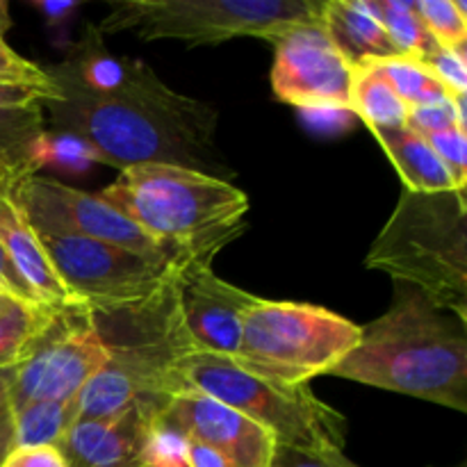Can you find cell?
Returning <instances> with one entry per match:
<instances>
[{
    "label": "cell",
    "instance_id": "obj_1",
    "mask_svg": "<svg viewBox=\"0 0 467 467\" xmlns=\"http://www.w3.org/2000/svg\"><path fill=\"white\" fill-rule=\"evenodd\" d=\"M44 71L55 87L41 103L50 128L80 141L94 162L121 171L140 164L203 171L213 162L214 109L173 91L140 59L109 55L96 26Z\"/></svg>",
    "mask_w": 467,
    "mask_h": 467
},
{
    "label": "cell",
    "instance_id": "obj_2",
    "mask_svg": "<svg viewBox=\"0 0 467 467\" xmlns=\"http://www.w3.org/2000/svg\"><path fill=\"white\" fill-rule=\"evenodd\" d=\"M467 322L415 287L395 283L392 306L360 327V340L331 377L467 410Z\"/></svg>",
    "mask_w": 467,
    "mask_h": 467
},
{
    "label": "cell",
    "instance_id": "obj_3",
    "mask_svg": "<svg viewBox=\"0 0 467 467\" xmlns=\"http://www.w3.org/2000/svg\"><path fill=\"white\" fill-rule=\"evenodd\" d=\"M173 278L140 304L91 308L108 363L82 388L80 418H112L130 406L162 415L173 397L192 390L181 374V360L194 347L178 315Z\"/></svg>",
    "mask_w": 467,
    "mask_h": 467
},
{
    "label": "cell",
    "instance_id": "obj_4",
    "mask_svg": "<svg viewBox=\"0 0 467 467\" xmlns=\"http://www.w3.org/2000/svg\"><path fill=\"white\" fill-rule=\"evenodd\" d=\"M99 196L160 244L205 260L244 231L249 213L240 187L173 164L123 169Z\"/></svg>",
    "mask_w": 467,
    "mask_h": 467
},
{
    "label": "cell",
    "instance_id": "obj_5",
    "mask_svg": "<svg viewBox=\"0 0 467 467\" xmlns=\"http://www.w3.org/2000/svg\"><path fill=\"white\" fill-rule=\"evenodd\" d=\"M365 267L415 287L438 308L467 322L465 192L401 190Z\"/></svg>",
    "mask_w": 467,
    "mask_h": 467
},
{
    "label": "cell",
    "instance_id": "obj_6",
    "mask_svg": "<svg viewBox=\"0 0 467 467\" xmlns=\"http://www.w3.org/2000/svg\"><path fill=\"white\" fill-rule=\"evenodd\" d=\"M322 18V0H117L96 26L103 35L132 32L141 41L222 44L237 36L274 41Z\"/></svg>",
    "mask_w": 467,
    "mask_h": 467
},
{
    "label": "cell",
    "instance_id": "obj_7",
    "mask_svg": "<svg viewBox=\"0 0 467 467\" xmlns=\"http://www.w3.org/2000/svg\"><path fill=\"white\" fill-rule=\"evenodd\" d=\"M360 340V327L327 308L255 299L242 324L235 363L285 386L328 374Z\"/></svg>",
    "mask_w": 467,
    "mask_h": 467
},
{
    "label": "cell",
    "instance_id": "obj_8",
    "mask_svg": "<svg viewBox=\"0 0 467 467\" xmlns=\"http://www.w3.org/2000/svg\"><path fill=\"white\" fill-rule=\"evenodd\" d=\"M181 374L199 390L267 429L276 445L324 450L345 447V418L313 395L308 386H285L258 377L233 358L192 351L181 360Z\"/></svg>",
    "mask_w": 467,
    "mask_h": 467
},
{
    "label": "cell",
    "instance_id": "obj_9",
    "mask_svg": "<svg viewBox=\"0 0 467 467\" xmlns=\"http://www.w3.org/2000/svg\"><path fill=\"white\" fill-rule=\"evenodd\" d=\"M105 363L108 349L89 306L50 308L23 358L7 369L12 410L30 401L78 397Z\"/></svg>",
    "mask_w": 467,
    "mask_h": 467
},
{
    "label": "cell",
    "instance_id": "obj_10",
    "mask_svg": "<svg viewBox=\"0 0 467 467\" xmlns=\"http://www.w3.org/2000/svg\"><path fill=\"white\" fill-rule=\"evenodd\" d=\"M59 281L89 308L140 304L162 290L187 260L146 258L105 242L35 228ZM196 260V258H194Z\"/></svg>",
    "mask_w": 467,
    "mask_h": 467
},
{
    "label": "cell",
    "instance_id": "obj_11",
    "mask_svg": "<svg viewBox=\"0 0 467 467\" xmlns=\"http://www.w3.org/2000/svg\"><path fill=\"white\" fill-rule=\"evenodd\" d=\"M9 196L32 228L89 237L146 258L194 260L192 255L160 244L149 233L135 226L126 214L105 203L99 194L76 190L55 178L39 176V173L27 176L14 185Z\"/></svg>",
    "mask_w": 467,
    "mask_h": 467
},
{
    "label": "cell",
    "instance_id": "obj_12",
    "mask_svg": "<svg viewBox=\"0 0 467 467\" xmlns=\"http://www.w3.org/2000/svg\"><path fill=\"white\" fill-rule=\"evenodd\" d=\"M272 44V89L281 103L308 112H349L351 67L322 18L281 32Z\"/></svg>",
    "mask_w": 467,
    "mask_h": 467
},
{
    "label": "cell",
    "instance_id": "obj_13",
    "mask_svg": "<svg viewBox=\"0 0 467 467\" xmlns=\"http://www.w3.org/2000/svg\"><path fill=\"white\" fill-rule=\"evenodd\" d=\"M173 292L182 328L194 351L235 358L242 324L258 296L219 278L205 258L181 265Z\"/></svg>",
    "mask_w": 467,
    "mask_h": 467
},
{
    "label": "cell",
    "instance_id": "obj_14",
    "mask_svg": "<svg viewBox=\"0 0 467 467\" xmlns=\"http://www.w3.org/2000/svg\"><path fill=\"white\" fill-rule=\"evenodd\" d=\"M158 429L173 433L182 442H203L237 467H269L276 447L267 429L199 390L173 397L160 415Z\"/></svg>",
    "mask_w": 467,
    "mask_h": 467
},
{
    "label": "cell",
    "instance_id": "obj_15",
    "mask_svg": "<svg viewBox=\"0 0 467 467\" xmlns=\"http://www.w3.org/2000/svg\"><path fill=\"white\" fill-rule=\"evenodd\" d=\"M160 415L130 406L112 418H78L57 450L68 467H150Z\"/></svg>",
    "mask_w": 467,
    "mask_h": 467
},
{
    "label": "cell",
    "instance_id": "obj_16",
    "mask_svg": "<svg viewBox=\"0 0 467 467\" xmlns=\"http://www.w3.org/2000/svg\"><path fill=\"white\" fill-rule=\"evenodd\" d=\"M0 249L5 251L21 281L30 287L36 304L46 308L80 304L59 281L35 228L23 217L9 192H0Z\"/></svg>",
    "mask_w": 467,
    "mask_h": 467
},
{
    "label": "cell",
    "instance_id": "obj_17",
    "mask_svg": "<svg viewBox=\"0 0 467 467\" xmlns=\"http://www.w3.org/2000/svg\"><path fill=\"white\" fill-rule=\"evenodd\" d=\"M322 26L351 68L404 57L365 0H327L322 3Z\"/></svg>",
    "mask_w": 467,
    "mask_h": 467
},
{
    "label": "cell",
    "instance_id": "obj_18",
    "mask_svg": "<svg viewBox=\"0 0 467 467\" xmlns=\"http://www.w3.org/2000/svg\"><path fill=\"white\" fill-rule=\"evenodd\" d=\"M374 137L386 150L390 162L400 173L404 190L418 194H436V192H463L456 190L454 181L442 167L438 155L424 137L410 128H392V130H374Z\"/></svg>",
    "mask_w": 467,
    "mask_h": 467
},
{
    "label": "cell",
    "instance_id": "obj_19",
    "mask_svg": "<svg viewBox=\"0 0 467 467\" xmlns=\"http://www.w3.org/2000/svg\"><path fill=\"white\" fill-rule=\"evenodd\" d=\"M48 132L41 103L0 105V162L18 181L35 176L44 167Z\"/></svg>",
    "mask_w": 467,
    "mask_h": 467
},
{
    "label": "cell",
    "instance_id": "obj_20",
    "mask_svg": "<svg viewBox=\"0 0 467 467\" xmlns=\"http://www.w3.org/2000/svg\"><path fill=\"white\" fill-rule=\"evenodd\" d=\"M349 112L358 114L369 130H392L404 128L409 108L395 94L390 82L381 76L372 62L351 68Z\"/></svg>",
    "mask_w": 467,
    "mask_h": 467
},
{
    "label": "cell",
    "instance_id": "obj_21",
    "mask_svg": "<svg viewBox=\"0 0 467 467\" xmlns=\"http://www.w3.org/2000/svg\"><path fill=\"white\" fill-rule=\"evenodd\" d=\"M78 418L80 395L18 406L14 409V447H57Z\"/></svg>",
    "mask_w": 467,
    "mask_h": 467
},
{
    "label": "cell",
    "instance_id": "obj_22",
    "mask_svg": "<svg viewBox=\"0 0 467 467\" xmlns=\"http://www.w3.org/2000/svg\"><path fill=\"white\" fill-rule=\"evenodd\" d=\"M365 3L404 57L424 62L441 48L410 3L404 0H365Z\"/></svg>",
    "mask_w": 467,
    "mask_h": 467
},
{
    "label": "cell",
    "instance_id": "obj_23",
    "mask_svg": "<svg viewBox=\"0 0 467 467\" xmlns=\"http://www.w3.org/2000/svg\"><path fill=\"white\" fill-rule=\"evenodd\" d=\"M372 64L381 71V76L390 82L395 94L404 100V105L409 109L451 99V94L445 89V85H442L422 62H418V59L392 57Z\"/></svg>",
    "mask_w": 467,
    "mask_h": 467
},
{
    "label": "cell",
    "instance_id": "obj_24",
    "mask_svg": "<svg viewBox=\"0 0 467 467\" xmlns=\"http://www.w3.org/2000/svg\"><path fill=\"white\" fill-rule=\"evenodd\" d=\"M410 5L441 48L467 53V5L463 0H413Z\"/></svg>",
    "mask_w": 467,
    "mask_h": 467
},
{
    "label": "cell",
    "instance_id": "obj_25",
    "mask_svg": "<svg viewBox=\"0 0 467 467\" xmlns=\"http://www.w3.org/2000/svg\"><path fill=\"white\" fill-rule=\"evenodd\" d=\"M50 308L16 304L0 317V372L12 369L23 358L27 342L44 324Z\"/></svg>",
    "mask_w": 467,
    "mask_h": 467
},
{
    "label": "cell",
    "instance_id": "obj_26",
    "mask_svg": "<svg viewBox=\"0 0 467 467\" xmlns=\"http://www.w3.org/2000/svg\"><path fill=\"white\" fill-rule=\"evenodd\" d=\"M465 99H447L438 103L420 105L409 109L406 128L418 132L420 137L433 135V132L450 130V128H463L465 130Z\"/></svg>",
    "mask_w": 467,
    "mask_h": 467
},
{
    "label": "cell",
    "instance_id": "obj_27",
    "mask_svg": "<svg viewBox=\"0 0 467 467\" xmlns=\"http://www.w3.org/2000/svg\"><path fill=\"white\" fill-rule=\"evenodd\" d=\"M431 146L433 153L447 169V173L454 181L456 190H463L467 185V137L463 128H450V130L433 132L424 137Z\"/></svg>",
    "mask_w": 467,
    "mask_h": 467
},
{
    "label": "cell",
    "instance_id": "obj_28",
    "mask_svg": "<svg viewBox=\"0 0 467 467\" xmlns=\"http://www.w3.org/2000/svg\"><path fill=\"white\" fill-rule=\"evenodd\" d=\"M269 467H360L337 447L324 450H301V447L276 445Z\"/></svg>",
    "mask_w": 467,
    "mask_h": 467
},
{
    "label": "cell",
    "instance_id": "obj_29",
    "mask_svg": "<svg viewBox=\"0 0 467 467\" xmlns=\"http://www.w3.org/2000/svg\"><path fill=\"white\" fill-rule=\"evenodd\" d=\"M424 67L445 85L451 99H465L467 96V53H456L450 48H438Z\"/></svg>",
    "mask_w": 467,
    "mask_h": 467
},
{
    "label": "cell",
    "instance_id": "obj_30",
    "mask_svg": "<svg viewBox=\"0 0 467 467\" xmlns=\"http://www.w3.org/2000/svg\"><path fill=\"white\" fill-rule=\"evenodd\" d=\"M91 162H94V155L80 141L64 135H50L48 132L44 144V164H62V167L68 169H85Z\"/></svg>",
    "mask_w": 467,
    "mask_h": 467
},
{
    "label": "cell",
    "instance_id": "obj_31",
    "mask_svg": "<svg viewBox=\"0 0 467 467\" xmlns=\"http://www.w3.org/2000/svg\"><path fill=\"white\" fill-rule=\"evenodd\" d=\"M0 82H27V85L53 87L44 67L18 55L16 50H0Z\"/></svg>",
    "mask_w": 467,
    "mask_h": 467
},
{
    "label": "cell",
    "instance_id": "obj_32",
    "mask_svg": "<svg viewBox=\"0 0 467 467\" xmlns=\"http://www.w3.org/2000/svg\"><path fill=\"white\" fill-rule=\"evenodd\" d=\"M0 467H68L57 447H14Z\"/></svg>",
    "mask_w": 467,
    "mask_h": 467
},
{
    "label": "cell",
    "instance_id": "obj_33",
    "mask_svg": "<svg viewBox=\"0 0 467 467\" xmlns=\"http://www.w3.org/2000/svg\"><path fill=\"white\" fill-rule=\"evenodd\" d=\"M53 96L55 87L27 85V82H0V105L44 103Z\"/></svg>",
    "mask_w": 467,
    "mask_h": 467
},
{
    "label": "cell",
    "instance_id": "obj_34",
    "mask_svg": "<svg viewBox=\"0 0 467 467\" xmlns=\"http://www.w3.org/2000/svg\"><path fill=\"white\" fill-rule=\"evenodd\" d=\"M0 292L12 296L14 301H18V304L23 306H39L36 304L35 295L30 292V287L21 281V276H18L16 269L12 267V263H9L3 249H0Z\"/></svg>",
    "mask_w": 467,
    "mask_h": 467
},
{
    "label": "cell",
    "instance_id": "obj_35",
    "mask_svg": "<svg viewBox=\"0 0 467 467\" xmlns=\"http://www.w3.org/2000/svg\"><path fill=\"white\" fill-rule=\"evenodd\" d=\"M14 450V410L7 390V369L0 372V463Z\"/></svg>",
    "mask_w": 467,
    "mask_h": 467
},
{
    "label": "cell",
    "instance_id": "obj_36",
    "mask_svg": "<svg viewBox=\"0 0 467 467\" xmlns=\"http://www.w3.org/2000/svg\"><path fill=\"white\" fill-rule=\"evenodd\" d=\"M185 465L187 467H237L235 463L219 454L213 447L196 441H185Z\"/></svg>",
    "mask_w": 467,
    "mask_h": 467
},
{
    "label": "cell",
    "instance_id": "obj_37",
    "mask_svg": "<svg viewBox=\"0 0 467 467\" xmlns=\"http://www.w3.org/2000/svg\"><path fill=\"white\" fill-rule=\"evenodd\" d=\"M35 5L39 7V12L44 14L46 21H48L50 26L62 21L64 16H68V14L78 7V3H53V0H41V3H35Z\"/></svg>",
    "mask_w": 467,
    "mask_h": 467
},
{
    "label": "cell",
    "instance_id": "obj_38",
    "mask_svg": "<svg viewBox=\"0 0 467 467\" xmlns=\"http://www.w3.org/2000/svg\"><path fill=\"white\" fill-rule=\"evenodd\" d=\"M9 26H12V18H9V7H7V3H0V50L12 48V46H7V41H5V32L9 30Z\"/></svg>",
    "mask_w": 467,
    "mask_h": 467
},
{
    "label": "cell",
    "instance_id": "obj_39",
    "mask_svg": "<svg viewBox=\"0 0 467 467\" xmlns=\"http://www.w3.org/2000/svg\"><path fill=\"white\" fill-rule=\"evenodd\" d=\"M16 182H18V178L14 176V173L9 171L3 162H0V192H12Z\"/></svg>",
    "mask_w": 467,
    "mask_h": 467
},
{
    "label": "cell",
    "instance_id": "obj_40",
    "mask_svg": "<svg viewBox=\"0 0 467 467\" xmlns=\"http://www.w3.org/2000/svg\"><path fill=\"white\" fill-rule=\"evenodd\" d=\"M16 304H18V301H14L12 296H7V295H3V292H0V317H3L7 310H12Z\"/></svg>",
    "mask_w": 467,
    "mask_h": 467
},
{
    "label": "cell",
    "instance_id": "obj_41",
    "mask_svg": "<svg viewBox=\"0 0 467 467\" xmlns=\"http://www.w3.org/2000/svg\"><path fill=\"white\" fill-rule=\"evenodd\" d=\"M461 467H463V465H461Z\"/></svg>",
    "mask_w": 467,
    "mask_h": 467
}]
</instances>
